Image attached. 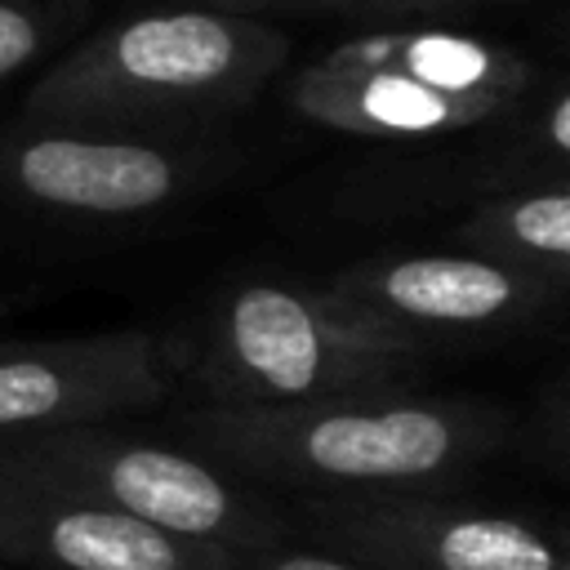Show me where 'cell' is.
Segmentation results:
<instances>
[{
  "label": "cell",
  "instance_id": "6da1fadb",
  "mask_svg": "<svg viewBox=\"0 0 570 570\" xmlns=\"http://www.w3.org/2000/svg\"><path fill=\"white\" fill-rule=\"evenodd\" d=\"M289 36L263 13L151 9L98 27L27 94L22 120L89 134L191 138L245 111L285 67Z\"/></svg>",
  "mask_w": 570,
  "mask_h": 570
},
{
  "label": "cell",
  "instance_id": "7a4b0ae2",
  "mask_svg": "<svg viewBox=\"0 0 570 570\" xmlns=\"http://www.w3.org/2000/svg\"><path fill=\"white\" fill-rule=\"evenodd\" d=\"M187 436L240 476L334 499L436 490L503 450L508 414L383 387L312 405H205L187 419Z\"/></svg>",
  "mask_w": 570,
  "mask_h": 570
},
{
  "label": "cell",
  "instance_id": "3957f363",
  "mask_svg": "<svg viewBox=\"0 0 570 570\" xmlns=\"http://www.w3.org/2000/svg\"><path fill=\"white\" fill-rule=\"evenodd\" d=\"M423 352L325 285L245 281L209 321L200 374L214 405H312L383 392Z\"/></svg>",
  "mask_w": 570,
  "mask_h": 570
},
{
  "label": "cell",
  "instance_id": "277c9868",
  "mask_svg": "<svg viewBox=\"0 0 570 570\" xmlns=\"http://www.w3.org/2000/svg\"><path fill=\"white\" fill-rule=\"evenodd\" d=\"M0 459L31 468L58 485H71L134 521L227 548L236 557L285 539L276 512L249 490L232 485L214 459L125 436L107 423L4 441Z\"/></svg>",
  "mask_w": 570,
  "mask_h": 570
},
{
  "label": "cell",
  "instance_id": "5b68a950",
  "mask_svg": "<svg viewBox=\"0 0 570 570\" xmlns=\"http://www.w3.org/2000/svg\"><path fill=\"white\" fill-rule=\"evenodd\" d=\"M223 169V156L191 138H134L27 125L0 134V191L62 218H151Z\"/></svg>",
  "mask_w": 570,
  "mask_h": 570
},
{
  "label": "cell",
  "instance_id": "8992f818",
  "mask_svg": "<svg viewBox=\"0 0 570 570\" xmlns=\"http://www.w3.org/2000/svg\"><path fill=\"white\" fill-rule=\"evenodd\" d=\"M312 530L321 548L379 570H570L548 530L432 490L316 499Z\"/></svg>",
  "mask_w": 570,
  "mask_h": 570
},
{
  "label": "cell",
  "instance_id": "52a82bcc",
  "mask_svg": "<svg viewBox=\"0 0 570 570\" xmlns=\"http://www.w3.org/2000/svg\"><path fill=\"white\" fill-rule=\"evenodd\" d=\"M570 281H552L539 272H521L481 254H383L356 267H343L325 281L330 294L361 307L379 325L419 338L432 347L436 338L468 334H508L539 325L561 307Z\"/></svg>",
  "mask_w": 570,
  "mask_h": 570
},
{
  "label": "cell",
  "instance_id": "ba28073f",
  "mask_svg": "<svg viewBox=\"0 0 570 570\" xmlns=\"http://www.w3.org/2000/svg\"><path fill=\"white\" fill-rule=\"evenodd\" d=\"M169 392V352L147 330L0 343V445L151 410Z\"/></svg>",
  "mask_w": 570,
  "mask_h": 570
},
{
  "label": "cell",
  "instance_id": "9c48e42d",
  "mask_svg": "<svg viewBox=\"0 0 570 570\" xmlns=\"http://www.w3.org/2000/svg\"><path fill=\"white\" fill-rule=\"evenodd\" d=\"M0 561L27 570H236V552L134 521L0 459Z\"/></svg>",
  "mask_w": 570,
  "mask_h": 570
},
{
  "label": "cell",
  "instance_id": "30bf717a",
  "mask_svg": "<svg viewBox=\"0 0 570 570\" xmlns=\"http://www.w3.org/2000/svg\"><path fill=\"white\" fill-rule=\"evenodd\" d=\"M289 107L334 134L352 138H441V134H463L490 120H508L517 107H499L485 98H459L441 94L428 85H414L392 71H365V67H330V62H307L289 85H285Z\"/></svg>",
  "mask_w": 570,
  "mask_h": 570
},
{
  "label": "cell",
  "instance_id": "8fae6325",
  "mask_svg": "<svg viewBox=\"0 0 570 570\" xmlns=\"http://www.w3.org/2000/svg\"><path fill=\"white\" fill-rule=\"evenodd\" d=\"M330 67H365V71H392L414 85L459 94V98H485L499 107H521L534 85L539 67L517 53L512 45L445 31V27H379L338 40L321 53Z\"/></svg>",
  "mask_w": 570,
  "mask_h": 570
},
{
  "label": "cell",
  "instance_id": "7c38bea8",
  "mask_svg": "<svg viewBox=\"0 0 570 570\" xmlns=\"http://www.w3.org/2000/svg\"><path fill=\"white\" fill-rule=\"evenodd\" d=\"M468 254L570 281V191L566 178L499 191L463 214L450 232Z\"/></svg>",
  "mask_w": 570,
  "mask_h": 570
},
{
  "label": "cell",
  "instance_id": "4fadbf2b",
  "mask_svg": "<svg viewBox=\"0 0 570 570\" xmlns=\"http://www.w3.org/2000/svg\"><path fill=\"white\" fill-rule=\"evenodd\" d=\"M76 13L85 0H0V80L36 62Z\"/></svg>",
  "mask_w": 570,
  "mask_h": 570
},
{
  "label": "cell",
  "instance_id": "5bb4252c",
  "mask_svg": "<svg viewBox=\"0 0 570 570\" xmlns=\"http://www.w3.org/2000/svg\"><path fill=\"white\" fill-rule=\"evenodd\" d=\"M236 570H379V566H365V561L343 557L334 548H294V543L276 539L258 552L236 557Z\"/></svg>",
  "mask_w": 570,
  "mask_h": 570
},
{
  "label": "cell",
  "instance_id": "9a60e30c",
  "mask_svg": "<svg viewBox=\"0 0 570 570\" xmlns=\"http://www.w3.org/2000/svg\"><path fill=\"white\" fill-rule=\"evenodd\" d=\"M472 0H285L281 13H343V18H392V13H450Z\"/></svg>",
  "mask_w": 570,
  "mask_h": 570
},
{
  "label": "cell",
  "instance_id": "2e32d148",
  "mask_svg": "<svg viewBox=\"0 0 570 570\" xmlns=\"http://www.w3.org/2000/svg\"><path fill=\"white\" fill-rule=\"evenodd\" d=\"M191 4H214V9H232V13H276L285 0H191Z\"/></svg>",
  "mask_w": 570,
  "mask_h": 570
},
{
  "label": "cell",
  "instance_id": "e0dca14e",
  "mask_svg": "<svg viewBox=\"0 0 570 570\" xmlns=\"http://www.w3.org/2000/svg\"><path fill=\"white\" fill-rule=\"evenodd\" d=\"M512 4H525V0H512Z\"/></svg>",
  "mask_w": 570,
  "mask_h": 570
}]
</instances>
